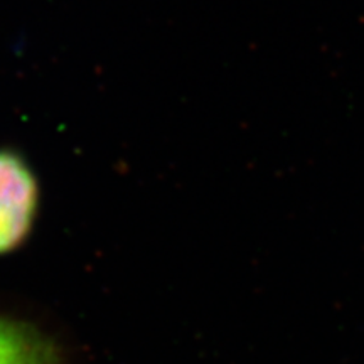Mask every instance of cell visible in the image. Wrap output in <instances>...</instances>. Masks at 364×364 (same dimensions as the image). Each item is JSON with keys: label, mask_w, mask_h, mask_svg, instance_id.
Returning a JSON list of instances; mask_svg holds the SVG:
<instances>
[{"label": "cell", "mask_w": 364, "mask_h": 364, "mask_svg": "<svg viewBox=\"0 0 364 364\" xmlns=\"http://www.w3.org/2000/svg\"><path fill=\"white\" fill-rule=\"evenodd\" d=\"M41 204L39 179L27 159L14 149H0V257L26 243Z\"/></svg>", "instance_id": "6da1fadb"}, {"label": "cell", "mask_w": 364, "mask_h": 364, "mask_svg": "<svg viewBox=\"0 0 364 364\" xmlns=\"http://www.w3.org/2000/svg\"><path fill=\"white\" fill-rule=\"evenodd\" d=\"M0 364H70L65 353L38 327L0 316Z\"/></svg>", "instance_id": "7a4b0ae2"}]
</instances>
